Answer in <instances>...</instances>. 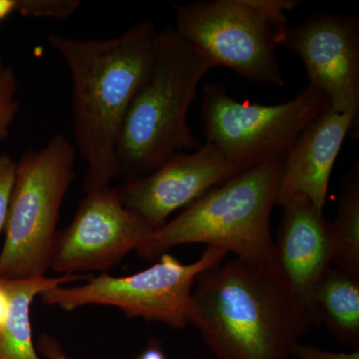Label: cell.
<instances>
[{"instance_id":"cell-22","label":"cell","mask_w":359,"mask_h":359,"mask_svg":"<svg viewBox=\"0 0 359 359\" xmlns=\"http://www.w3.org/2000/svg\"><path fill=\"white\" fill-rule=\"evenodd\" d=\"M138 359H168L166 354L163 351L160 342L157 339H152L149 342L145 351L142 353Z\"/></svg>"},{"instance_id":"cell-12","label":"cell","mask_w":359,"mask_h":359,"mask_svg":"<svg viewBox=\"0 0 359 359\" xmlns=\"http://www.w3.org/2000/svg\"><path fill=\"white\" fill-rule=\"evenodd\" d=\"M280 207L283 218L273 242L276 271L309 313L314 287L332 264V222L304 197Z\"/></svg>"},{"instance_id":"cell-24","label":"cell","mask_w":359,"mask_h":359,"mask_svg":"<svg viewBox=\"0 0 359 359\" xmlns=\"http://www.w3.org/2000/svg\"><path fill=\"white\" fill-rule=\"evenodd\" d=\"M9 299L6 290L0 283V327L6 320L7 311H8Z\"/></svg>"},{"instance_id":"cell-10","label":"cell","mask_w":359,"mask_h":359,"mask_svg":"<svg viewBox=\"0 0 359 359\" xmlns=\"http://www.w3.org/2000/svg\"><path fill=\"white\" fill-rule=\"evenodd\" d=\"M280 47L301 58L309 84L327 96L330 108L358 117V16L316 11L289 27Z\"/></svg>"},{"instance_id":"cell-2","label":"cell","mask_w":359,"mask_h":359,"mask_svg":"<svg viewBox=\"0 0 359 359\" xmlns=\"http://www.w3.org/2000/svg\"><path fill=\"white\" fill-rule=\"evenodd\" d=\"M188 323L216 359H290L311 325L278 276L237 259L198 276Z\"/></svg>"},{"instance_id":"cell-15","label":"cell","mask_w":359,"mask_h":359,"mask_svg":"<svg viewBox=\"0 0 359 359\" xmlns=\"http://www.w3.org/2000/svg\"><path fill=\"white\" fill-rule=\"evenodd\" d=\"M92 276L71 275L57 278L4 280L8 294L6 318L0 327V359H40L32 341L30 304L36 295L66 283L89 280Z\"/></svg>"},{"instance_id":"cell-20","label":"cell","mask_w":359,"mask_h":359,"mask_svg":"<svg viewBox=\"0 0 359 359\" xmlns=\"http://www.w3.org/2000/svg\"><path fill=\"white\" fill-rule=\"evenodd\" d=\"M292 356L295 359H359V351L332 353L299 342L292 349Z\"/></svg>"},{"instance_id":"cell-21","label":"cell","mask_w":359,"mask_h":359,"mask_svg":"<svg viewBox=\"0 0 359 359\" xmlns=\"http://www.w3.org/2000/svg\"><path fill=\"white\" fill-rule=\"evenodd\" d=\"M37 351L46 359H69L58 339L46 332L39 335Z\"/></svg>"},{"instance_id":"cell-6","label":"cell","mask_w":359,"mask_h":359,"mask_svg":"<svg viewBox=\"0 0 359 359\" xmlns=\"http://www.w3.org/2000/svg\"><path fill=\"white\" fill-rule=\"evenodd\" d=\"M76 148L61 134L16 163L0 252V278H45L61 205L74 179Z\"/></svg>"},{"instance_id":"cell-5","label":"cell","mask_w":359,"mask_h":359,"mask_svg":"<svg viewBox=\"0 0 359 359\" xmlns=\"http://www.w3.org/2000/svg\"><path fill=\"white\" fill-rule=\"evenodd\" d=\"M297 0H201L175 6V32L215 67L262 85L282 87L276 49Z\"/></svg>"},{"instance_id":"cell-14","label":"cell","mask_w":359,"mask_h":359,"mask_svg":"<svg viewBox=\"0 0 359 359\" xmlns=\"http://www.w3.org/2000/svg\"><path fill=\"white\" fill-rule=\"evenodd\" d=\"M309 316L311 325L323 323L339 344L359 351V273L330 266L314 287Z\"/></svg>"},{"instance_id":"cell-9","label":"cell","mask_w":359,"mask_h":359,"mask_svg":"<svg viewBox=\"0 0 359 359\" xmlns=\"http://www.w3.org/2000/svg\"><path fill=\"white\" fill-rule=\"evenodd\" d=\"M153 231L138 214L122 204L117 188L90 191L69 226L56 233L49 269L62 276L107 271L136 250Z\"/></svg>"},{"instance_id":"cell-13","label":"cell","mask_w":359,"mask_h":359,"mask_svg":"<svg viewBox=\"0 0 359 359\" xmlns=\"http://www.w3.org/2000/svg\"><path fill=\"white\" fill-rule=\"evenodd\" d=\"M349 134L358 137V117L330 106L309 123L285 156L276 205L304 197L323 212L335 160Z\"/></svg>"},{"instance_id":"cell-11","label":"cell","mask_w":359,"mask_h":359,"mask_svg":"<svg viewBox=\"0 0 359 359\" xmlns=\"http://www.w3.org/2000/svg\"><path fill=\"white\" fill-rule=\"evenodd\" d=\"M244 171L205 142L194 152L180 153L152 173L117 189L122 204L156 231L173 212Z\"/></svg>"},{"instance_id":"cell-19","label":"cell","mask_w":359,"mask_h":359,"mask_svg":"<svg viewBox=\"0 0 359 359\" xmlns=\"http://www.w3.org/2000/svg\"><path fill=\"white\" fill-rule=\"evenodd\" d=\"M15 169L16 163L8 155L0 156V233L6 228Z\"/></svg>"},{"instance_id":"cell-4","label":"cell","mask_w":359,"mask_h":359,"mask_svg":"<svg viewBox=\"0 0 359 359\" xmlns=\"http://www.w3.org/2000/svg\"><path fill=\"white\" fill-rule=\"evenodd\" d=\"M285 156L249 168L212 189L153 231L135 252L150 261L177 245L205 244L278 276L269 219Z\"/></svg>"},{"instance_id":"cell-18","label":"cell","mask_w":359,"mask_h":359,"mask_svg":"<svg viewBox=\"0 0 359 359\" xmlns=\"http://www.w3.org/2000/svg\"><path fill=\"white\" fill-rule=\"evenodd\" d=\"M80 6L77 0H18L16 13L32 18H69Z\"/></svg>"},{"instance_id":"cell-7","label":"cell","mask_w":359,"mask_h":359,"mask_svg":"<svg viewBox=\"0 0 359 359\" xmlns=\"http://www.w3.org/2000/svg\"><path fill=\"white\" fill-rule=\"evenodd\" d=\"M330 107L327 96L306 85L294 98L278 105L240 102L226 85L205 87L201 104L205 142L247 170L287 154L302 130Z\"/></svg>"},{"instance_id":"cell-8","label":"cell","mask_w":359,"mask_h":359,"mask_svg":"<svg viewBox=\"0 0 359 359\" xmlns=\"http://www.w3.org/2000/svg\"><path fill=\"white\" fill-rule=\"evenodd\" d=\"M228 255L219 248L207 247L198 261L184 264L166 252L158 263L135 275L91 276L84 285L45 290L40 299L47 306L66 311L92 304L114 306L127 318L185 328L198 276L221 264Z\"/></svg>"},{"instance_id":"cell-17","label":"cell","mask_w":359,"mask_h":359,"mask_svg":"<svg viewBox=\"0 0 359 359\" xmlns=\"http://www.w3.org/2000/svg\"><path fill=\"white\" fill-rule=\"evenodd\" d=\"M18 87L13 68L0 59V141L6 138L20 111V102L16 98Z\"/></svg>"},{"instance_id":"cell-23","label":"cell","mask_w":359,"mask_h":359,"mask_svg":"<svg viewBox=\"0 0 359 359\" xmlns=\"http://www.w3.org/2000/svg\"><path fill=\"white\" fill-rule=\"evenodd\" d=\"M18 0H0V20H6L11 13H16Z\"/></svg>"},{"instance_id":"cell-3","label":"cell","mask_w":359,"mask_h":359,"mask_svg":"<svg viewBox=\"0 0 359 359\" xmlns=\"http://www.w3.org/2000/svg\"><path fill=\"white\" fill-rule=\"evenodd\" d=\"M215 68L180 39L174 28L158 32L147 79L130 104L116 147V173L132 181L174 156L201 147L189 126L191 104Z\"/></svg>"},{"instance_id":"cell-1","label":"cell","mask_w":359,"mask_h":359,"mask_svg":"<svg viewBox=\"0 0 359 359\" xmlns=\"http://www.w3.org/2000/svg\"><path fill=\"white\" fill-rule=\"evenodd\" d=\"M158 32L145 20L109 39L48 35L70 72L73 129L87 164L86 193L117 178L118 139L130 104L150 73Z\"/></svg>"},{"instance_id":"cell-16","label":"cell","mask_w":359,"mask_h":359,"mask_svg":"<svg viewBox=\"0 0 359 359\" xmlns=\"http://www.w3.org/2000/svg\"><path fill=\"white\" fill-rule=\"evenodd\" d=\"M337 268L359 273V164L354 163L341 182L337 217L332 223Z\"/></svg>"}]
</instances>
